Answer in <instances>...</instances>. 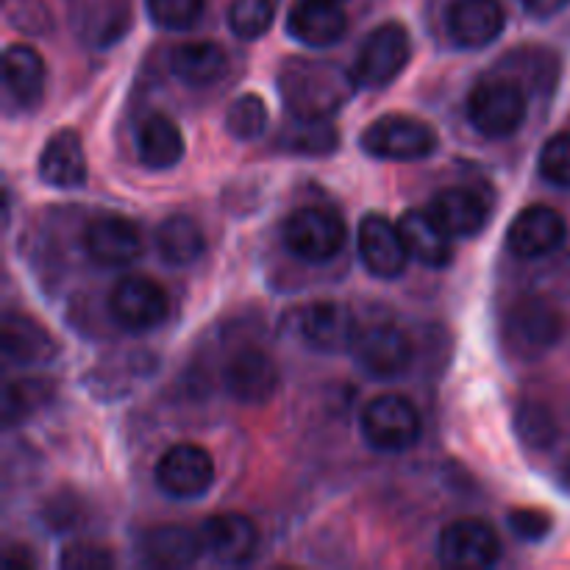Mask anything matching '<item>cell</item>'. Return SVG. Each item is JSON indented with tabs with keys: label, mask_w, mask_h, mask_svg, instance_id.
<instances>
[{
	"label": "cell",
	"mask_w": 570,
	"mask_h": 570,
	"mask_svg": "<svg viewBox=\"0 0 570 570\" xmlns=\"http://www.w3.org/2000/svg\"><path fill=\"white\" fill-rule=\"evenodd\" d=\"M356 248H360V259L367 267V273L376 278H384V282H393V278L404 276L406 265L412 262L399 223L379 215V212H371V215H365L360 220V228H356Z\"/></svg>",
	"instance_id": "4fadbf2b"
},
{
	"label": "cell",
	"mask_w": 570,
	"mask_h": 570,
	"mask_svg": "<svg viewBox=\"0 0 570 570\" xmlns=\"http://www.w3.org/2000/svg\"><path fill=\"white\" fill-rule=\"evenodd\" d=\"M278 382V365L273 362L271 354L259 348H243L228 360L226 371H223V384L226 393L239 404H265L276 395Z\"/></svg>",
	"instance_id": "2e32d148"
},
{
	"label": "cell",
	"mask_w": 570,
	"mask_h": 570,
	"mask_svg": "<svg viewBox=\"0 0 570 570\" xmlns=\"http://www.w3.org/2000/svg\"><path fill=\"white\" fill-rule=\"evenodd\" d=\"M507 521H510L512 532L527 543H540V540L549 538L551 527H554L549 512L538 510V507H518L507 515Z\"/></svg>",
	"instance_id": "d590c367"
},
{
	"label": "cell",
	"mask_w": 570,
	"mask_h": 570,
	"mask_svg": "<svg viewBox=\"0 0 570 570\" xmlns=\"http://www.w3.org/2000/svg\"><path fill=\"white\" fill-rule=\"evenodd\" d=\"M293 332L306 348L321 351V354H340V351H351L360 323L345 304L315 301L293 312Z\"/></svg>",
	"instance_id": "8fae6325"
},
{
	"label": "cell",
	"mask_w": 570,
	"mask_h": 570,
	"mask_svg": "<svg viewBox=\"0 0 570 570\" xmlns=\"http://www.w3.org/2000/svg\"><path fill=\"white\" fill-rule=\"evenodd\" d=\"M200 540H204V554H209L217 566H245L259 551V529L239 512L206 518L200 527Z\"/></svg>",
	"instance_id": "9a60e30c"
},
{
	"label": "cell",
	"mask_w": 570,
	"mask_h": 570,
	"mask_svg": "<svg viewBox=\"0 0 570 570\" xmlns=\"http://www.w3.org/2000/svg\"><path fill=\"white\" fill-rule=\"evenodd\" d=\"M278 148L295 156H328L340 148V131L332 117H295L278 131Z\"/></svg>",
	"instance_id": "f1b7e54d"
},
{
	"label": "cell",
	"mask_w": 570,
	"mask_h": 570,
	"mask_svg": "<svg viewBox=\"0 0 570 570\" xmlns=\"http://www.w3.org/2000/svg\"><path fill=\"white\" fill-rule=\"evenodd\" d=\"M267 128V104L262 95L245 92L232 100L226 111V131L239 142L259 139Z\"/></svg>",
	"instance_id": "1f68e13d"
},
{
	"label": "cell",
	"mask_w": 570,
	"mask_h": 570,
	"mask_svg": "<svg viewBox=\"0 0 570 570\" xmlns=\"http://www.w3.org/2000/svg\"><path fill=\"white\" fill-rule=\"evenodd\" d=\"M351 354L367 376L399 379L410 371L412 360H415V345L401 326L373 323V326H360Z\"/></svg>",
	"instance_id": "ba28073f"
},
{
	"label": "cell",
	"mask_w": 570,
	"mask_h": 570,
	"mask_svg": "<svg viewBox=\"0 0 570 570\" xmlns=\"http://www.w3.org/2000/svg\"><path fill=\"white\" fill-rule=\"evenodd\" d=\"M360 81L354 67L334 65L326 59H304L293 56L278 70V92L284 106L295 117H334L345 109Z\"/></svg>",
	"instance_id": "6da1fadb"
},
{
	"label": "cell",
	"mask_w": 570,
	"mask_h": 570,
	"mask_svg": "<svg viewBox=\"0 0 570 570\" xmlns=\"http://www.w3.org/2000/svg\"><path fill=\"white\" fill-rule=\"evenodd\" d=\"M540 176L551 184V187L570 189V131H560L554 137L546 139L540 148Z\"/></svg>",
	"instance_id": "836d02e7"
},
{
	"label": "cell",
	"mask_w": 570,
	"mask_h": 570,
	"mask_svg": "<svg viewBox=\"0 0 570 570\" xmlns=\"http://www.w3.org/2000/svg\"><path fill=\"white\" fill-rule=\"evenodd\" d=\"M145 9L165 31H187L200 20L206 0H145Z\"/></svg>",
	"instance_id": "d6a6232c"
},
{
	"label": "cell",
	"mask_w": 570,
	"mask_h": 570,
	"mask_svg": "<svg viewBox=\"0 0 570 570\" xmlns=\"http://www.w3.org/2000/svg\"><path fill=\"white\" fill-rule=\"evenodd\" d=\"M137 159L148 170H170L184 159V134L173 117L156 111L139 122Z\"/></svg>",
	"instance_id": "484cf974"
},
{
	"label": "cell",
	"mask_w": 570,
	"mask_h": 570,
	"mask_svg": "<svg viewBox=\"0 0 570 570\" xmlns=\"http://www.w3.org/2000/svg\"><path fill=\"white\" fill-rule=\"evenodd\" d=\"M438 557L443 566L460 570H482L499 562V532L482 518H460L449 523L438 538Z\"/></svg>",
	"instance_id": "7c38bea8"
},
{
	"label": "cell",
	"mask_w": 570,
	"mask_h": 570,
	"mask_svg": "<svg viewBox=\"0 0 570 570\" xmlns=\"http://www.w3.org/2000/svg\"><path fill=\"white\" fill-rule=\"evenodd\" d=\"M426 212L451 239L476 237V234L484 232V226H488L490 220L488 204H484L482 195H476L473 189L465 187L440 189V193L429 200Z\"/></svg>",
	"instance_id": "d6986e66"
},
{
	"label": "cell",
	"mask_w": 570,
	"mask_h": 570,
	"mask_svg": "<svg viewBox=\"0 0 570 570\" xmlns=\"http://www.w3.org/2000/svg\"><path fill=\"white\" fill-rule=\"evenodd\" d=\"M401 234H404L406 250H410L412 262L423 267H432V271H440V267L451 265V256H454V245H451V237L432 220L429 212L410 209L406 215H401L399 220Z\"/></svg>",
	"instance_id": "4316f807"
},
{
	"label": "cell",
	"mask_w": 570,
	"mask_h": 570,
	"mask_svg": "<svg viewBox=\"0 0 570 570\" xmlns=\"http://www.w3.org/2000/svg\"><path fill=\"white\" fill-rule=\"evenodd\" d=\"M412 59V39L406 26L390 20L373 28L356 50L354 76L360 87L384 89L406 70Z\"/></svg>",
	"instance_id": "8992f818"
},
{
	"label": "cell",
	"mask_w": 570,
	"mask_h": 570,
	"mask_svg": "<svg viewBox=\"0 0 570 570\" xmlns=\"http://www.w3.org/2000/svg\"><path fill=\"white\" fill-rule=\"evenodd\" d=\"M566 334V317L546 298H521L504 317V340L521 360L549 354Z\"/></svg>",
	"instance_id": "5b68a950"
},
{
	"label": "cell",
	"mask_w": 570,
	"mask_h": 570,
	"mask_svg": "<svg viewBox=\"0 0 570 570\" xmlns=\"http://www.w3.org/2000/svg\"><path fill=\"white\" fill-rule=\"evenodd\" d=\"M83 250L104 267H126L142 254V234L128 217L100 215L83 228Z\"/></svg>",
	"instance_id": "e0dca14e"
},
{
	"label": "cell",
	"mask_w": 570,
	"mask_h": 570,
	"mask_svg": "<svg viewBox=\"0 0 570 570\" xmlns=\"http://www.w3.org/2000/svg\"><path fill=\"white\" fill-rule=\"evenodd\" d=\"M6 20L26 33H42L50 26V14L39 0H6Z\"/></svg>",
	"instance_id": "8d00e7d4"
},
{
	"label": "cell",
	"mask_w": 570,
	"mask_h": 570,
	"mask_svg": "<svg viewBox=\"0 0 570 570\" xmlns=\"http://www.w3.org/2000/svg\"><path fill=\"white\" fill-rule=\"evenodd\" d=\"M348 31V17L340 3L328 0H301L287 17V33L306 48H332Z\"/></svg>",
	"instance_id": "44dd1931"
},
{
	"label": "cell",
	"mask_w": 570,
	"mask_h": 570,
	"mask_svg": "<svg viewBox=\"0 0 570 570\" xmlns=\"http://www.w3.org/2000/svg\"><path fill=\"white\" fill-rule=\"evenodd\" d=\"M87 176L89 165L78 131L72 128L56 131L39 154V178L53 189H78L87 184Z\"/></svg>",
	"instance_id": "ffe728a7"
},
{
	"label": "cell",
	"mask_w": 570,
	"mask_h": 570,
	"mask_svg": "<svg viewBox=\"0 0 570 570\" xmlns=\"http://www.w3.org/2000/svg\"><path fill=\"white\" fill-rule=\"evenodd\" d=\"M170 72L187 87H212L220 81L228 70V56L223 45L212 39H195V42H181L170 50Z\"/></svg>",
	"instance_id": "d4e9b609"
},
{
	"label": "cell",
	"mask_w": 570,
	"mask_h": 570,
	"mask_svg": "<svg viewBox=\"0 0 570 570\" xmlns=\"http://www.w3.org/2000/svg\"><path fill=\"white\" fill-rule=\"evenodd\" d=\"M348 239V226L343 217L326 206H301L284 220V245L289 254L304 262L334 259Z\"/></svg>",
	"instance_id": "52a82bcc"
},
{
	"label": "cell",
	"mask_w": 570,
	"mask_h": 570,
	"mask_svg": "<svg viewBox=\"0 0 570 570\" xmlns=\"http://www.w3.org/2000/svg\"><path fill=\"white\" fill-rule=\"evenodd\" d=\"M360 429L371 449L382 451V454H401L421 440L423 417L406 395L384 393L367 401L360 417Z\"/></svg>",
	"instance_id": "3957f363"
},
{
	"label": "cell",
	"mask_w": 570,
	"mask_h": 570,
	"mask_svg": "<svg viewBox=\"0 0 570 570\" xmlns=\"http://www.w3.org/2000/svg\"><path fill=\"white\" fill-rule=\"evenodd\" d=\"M109 312L115 323L126 332L145 334L170 315V298L165 287L148 276H122L109 293Z\"/></svg>",
	"instance_id": "30bf717a"
},
{
	"label": "cell",
	"mask_w": 570,
	"mask_h": 570,
	"mask_svg": "<svg viewBox=\"0 0 570 570\" xmlns=\"http://www.w3.org/2000/svg\"><path fill=\"white\" fill-rule=\"evenodd\" d=\"M56 387L50 379L42 376H28L9 382L3 390V423L6 429L17 426V423L28 421L31 415H37L50 399H53Z\"/></svg>",
	"instance_id": "f546056e"
},
{
	"label": "cell",
	"mask_w": 570,
	"mask_h": 570,
	"mask_svg": "<svg viewBox=\"0 0 570 570\" xmlns=\"http://www.w3.org/2000/svg\"><path fill=\"white\" fill-rule=\"evenodd\" d=\"M521 434L532 445H546L554 434V423H551V415L546 410H540L538 404H529L527 410H521Z\"/></svg>",
	"instance_id": "74e56055"
},
{
	"label": "cell",
	"mask_w": 570,
	"mask_h": 570,
	"mask_svg": "<svg viewBox=\"0 0 570 570\" xmlns=\"http://www.w3.org/2000/svg\"><path fill=\"white\" fill-rule=\"evenodd\" d=\"M328 3H345V0H328Z\"/></svg>",
	"instance_id": "ab89813d"
},
{
	"label": "cell",
	"mask_w": 570,
	"mask_h": 570,
	"mask_svg": "<svg viewBox=\"0 0 570 570\" xmlns=\"http://www.w3.org/2000/svg\"><path fill=\"white\" fill-rule=\"evenodd\" d=\"M529 115L527 92L510 78L479 81L468 95V120L490 139H507L523 126Z\"/></svg>",
	"instance_id": "277c9868"
},
{
	"label": "cell",
	"mask_w": 570,
	"mask_h": 570,
	"mask_svg": "<svg viewBox=\"0 0 570 570\" xmlns=\"http://www.w3.org/2000/svg\"><path fill=\"white\" fill-rule=\"evenodd\" d=\"M65 570H106L115 568V554L98 543H70L59 557Z\"/></svg>",
	"instance_id": "e575fe53"
},
{
	"label": "cell",
	"mask_w": 570,
	"mask_h": 570,
	"mask_svg": "<svg viewBox=\"0 0 570 570\" xmlns=\"http://www.w3.org/2000/svg\"><path fill=\"white\" fill-rule=\"evenodd\" d=\"M568 237V223L554 206L534 204L518 212L507 232V245L521 259H543L562 248Z\"/></svg>",
	"instance_id": "5bb4252c"
},
{
	"label": "cell",
	"mask_w": 570,
	"mask_h": 570,
	"mask_svg": "<svg viewBox=\"0 0 570 570\" xmlns=\"http://www.w3.org/2000/svg\"><path fill=\"white\" fill-rule=\"evenodd\" d=\"M0 334H3L6 365H48L59 354V345L50 337L48 328L39 326L28 315H20V312H6Z\"/></svg>",
	"instance_id": "7402d4cb"
},
{
	"label": "cell",
	"mask_w": 570,
	"mask_h": 570,
	"mask_svg": "<svg viewBox=\"0 0 570 570\" xmlns=\"http://www.w3.org/2000/svg\"><path fill=\"white\" fill-rule=\"evenodd\" d=\"M282 0H232L228 6V28L237 39L256 42L273 28Z\"/></svg>",
	"instance_id": "4dcf8cb0"
},
{
	"label": "cell",
	"mask_w": 570,
	"mask_h": 570,
	"mask_svg": "<svg viewBox=\"0 0 570 570\" xmlns=\"http://www.w3.org/2000/svg\"><path fill=\"white\" fill-rule=\"evenodd\" d=\"M445 26L460 48L482 50L504 33L507 11L501 0H451Z\"/></svg>",
	"instance_id": "ac0fdd59"
},
{
	"label": "cell",
	"mask_w": 570,
	"mask_h": 570,
	"mask_svg": "<svg viewBox=\"0 0 570 570\" xmlns=\"http://www.w3.org/2000/svg\"><path fill=\"white\" fill-rule=\"evenodd\" d=\"M570 0H521V6L527 9V14L538 17V20H551L560 11L568 9Z\"/></svg>",
	"instance_id": "f35d334b"
},
{
	"label": "cell",
	"mask_w": 570,
	"mask_h": 570,
	"mask_svg": "<svg viewBox=\"0 0 570 570\" xmlns=\"http://www.w3.org/2000/svg\"><path fill=\"white\" fill-rule=\"evenodd\" d=\"M45 78H48V67L37 48L26 42H11L3 50L6 92L20 109H33L42 100Z\"/></svg>",
	"instance_id": "cb8c5ba5"
},
{
	"label": "cell",
	"mask_w": 570,
	"mask_h": 570,
	"mask_svg": "<svg viewBox=\"0 0 570 570\" xmlns=\"http://www.w3.org/2000/svg\"><path fill=\"white\" fill-rule=\"evenodd\" d=\"M362 150L382 161H421L438 150L440 137L426 120L412 115H382L362 131Z\"/></svg>",
	"instance_id": "7a4b0ae2"
},
{
	"label": "cell",
	"mask_w": 570,
	"mask_h": 570,
	"mask_svg": "<svg viewBox=\"0 0 570 570\" xmlns=\"http://www.w3.org/2000/svg\"><path fill=\"white\" fill-rule=\"evenodd\" d=\"M156 254L165 265L187 267L198 262L206 250L204 228L187 215H170L156 226Z\"/></svg>",
	"instance_id": "83f0119b"
},
{
	"label": "cell",
	"mask_w": 570,
	"mask_h": 570,
	"mask_svg": "<svg viewBox=\"0 0 570 570\" xmlns=\"http://www.w3.org/2000/svg\"><path fill=\"white\" fill-rule=\"evenodd\" d=\"M154 479L167 499H204L215 484V460L200 445L178 443L159 456Z\"/></svg>",
	"instance_id": "9c48e42d"
},
{
	"label": "cell",
	"mask_w": 570,
	"mask_h": 570,
	"mask_svg": "<svg viewBox=\"0 0 570 570\" xmlns=\"http://www.w3.org/2000/svg\"><path fill=\"white\" fill-rule=\"evenodd\" d=\"M204 554V540L200 529L176 527L165 523L139 538V557L145 566L154 568H187L195 566Z\"/></svg>",
	"instance_id": "603a6c76"
}]
</instances>
